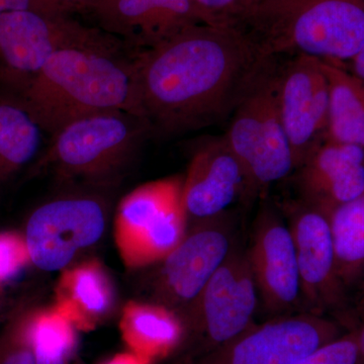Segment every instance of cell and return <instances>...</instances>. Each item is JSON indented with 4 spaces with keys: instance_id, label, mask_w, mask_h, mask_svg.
Masks as SVG:
<instances>
[{
    "instance_id": "1",
    "label": "cell",
    "mask_w": 364,
    "mask_h": 364,
    "mask_svg": "<svg viewBox=\"0 0 364 364\" xmlns=\"http://www.w3.org/2000/svg\"><path fill=\"white\" fill-rule=\"evenodd\" d=\"M275 60L236 28L189 26L134 55L141 116L158 138L221 123Z\"/></svg>"
},
{
    "instance_id": "2",
    "label": "cell",
    "mask_w": 364,
    "mask_h": 364,
    "mask_svg": "<svg viewBox=\"0 0 364 364\" xmlns=\"http://www.w3.org/2000/svg\"><path fill=\"white\" fill-rule=\"evenodd\" d=\"M16 97L50 136L75 119L100 112L142 117L133 57L121 49H60Z\"/></svg>"
},
{
    "instance_id": "3",
    "label": "cell",
    "mask_w": 364,
    "mask_h": 364,
    "mask_svg": "<svg viewBox=\"0 0 364 364\" xmlns=\"http://www.w3.org/2000/svg\"><path fill=\"white\" fill-rule=\"evenodd\" d=\"M268 59L349 63L364 44V0H260L233 26Z\"/></svg>"
},
{
    "instance_id": "4",
    "label": "cell",
    "mask_w": 364,
    "mask_h": 364,
    "mask_svg": "<svg viewBox=\"0 0 364 364\" xmlns=\"http://www.w3.org/2000/svg\"><path fill=\"white\" fill-rule=\"evenodd\" d=\"M152 136L148 122L132 112L112 111L75 119L50 136L40 159L62 181H111Z\"/></svg>"
},
{
    "instance_id": "5",
    "label": "cell",
    "mask_w": 364,
    "mask_h": 364,
    "mask_svg": "<svg viewBox=\"0 0 364 364\" xmlns=\"http://www.w3.org/2000/svg\"><path fill=\"white\" fill-rule=\"evenodd\" d=\"M277 60L242 100L224 136L243 166L251 196L296 170L277 100Z\"/></svg>"
},
{
    "instance_id": "6",
    "label": "cell",
    "mask_w": 364,
    "mask_h": 364,
    "mask_svg": "<svg viewBox=\"0 0 364 364\" xmlns=\"http://www.w3.org/2000/svg\"><path fill=\"white\" fill-rule=\"evenodd\" d=\"M183 181L166 178L139 186L119 203L114 237L128 267L160 262L186 236Z\"/></svg>"
},
{
    "instance_id": "7",
    "label": "cell",
    "mask_w": 364,
    "mask_h": 364,
    "mask_svg": "<svg viewBox=\"0 0 364 364\" xmlns=\"http://www.w3.org/2000/svg\"><path fill=\"white\" fill-rule=\"evenodd\" d=\"M68 47L119 49L112 38L85 30L57 14L33 11L0 13V86L18 97L48 59Z\"/></svg>"
},
{
    "instance_id": "8",
    "label": "cell",
    "mask_w": 364,
    "mask_h": 364,
    "mask_svg": "<svg viewBox=\"0 0 364 364\" xmlns=\"http://www.w3.org/2000/svg\"><path fill=\"white\" fill-rule=\"evenodd\" d=\"M107 203L90 193H71L41 205L28 217L25 239L31 262L44 272L66 269L80 251L102 239Z\"/></svg>"
},
{
    "instance_id": "9",
    "label": "cell",
    "mask_w": 364,
    "mask_h": 364,
    "mask_svg": "<svg viewBox=\"0 0 364 364\" xmlns=\"http://www.w3.org/2000/svg\"><path fill=\"white\" fill-rule=\"evenodd\" d=\"M226 215L198 223L160 261L162 264L153 282L154 304L176 313L181 320L234 249Z\"/></svg>"
},
{
    "instance_id": "10",
    "label": "cell",
    "mask_w": 364,
    "mask_h": 364,
    "mask_svg": "<svg viewBox=\"0 0 364 364\" xmlns=\"http://www.w3.org/2000/svg\"><path fill=\"white\" fill-rule=\"evenodd\" d=\"M258 298L247 253L234 247L182 318L183 329L203 340L212 353L251 327Z\"/></svg>"
},
{
    "instance_id": "11",
    "label": "cell",
    "mask_w": 364,
    "mask_h": 364,
    "mask_svg": "<svg viewBox=\"0 0 364 364\" xmlns=\"http://www.w3.org/2000/svg\"><path fill=\"white\" fill-rule=\"evenodd\" d=\"M342 331L343 325L334 318L301 313L248 328L200 364H296Z\"/></svg>"
},
{
    "instance_id": "12",
    "label": "cell",
    "mask_w": 364,
    "mask_h": 364,
    "mask_svg": "<svg viewBox=\"0 0 364 364\" xmlns=\"http://www.w3.org/2000/svg\"><path fill=\"white\" fill-rule=\"evenodd\" d=\"M277 100L298 170L327 139L329 90L321 60L298 55L279 63Z\"/></svg>"
},
{
    "instance_id": "13",
    "label": "cell",
    "mask_w": 364,
    "mask_h": 364,
    "mask_svg": "<svg viewBox=\"0 0 364 364\" xmlns=\"http://www.w3.org/2000/svg\"><path fill=\"white\" fill-rule=\"evenodd\" d=\"M289 229L296 247L301 304L306 312L338 315L349 296L340 284L329 217L305 202L291 208Z\"/></svg>"
},
{
    "instance_id": "14",
    "label": "cell",
    "mask_w": 364,
    "mask_h": 364,
    "mask_svg": "<svg viewBox=\"0 0 364 364\" xmlns=\"http://www.w3.org/2000/svg\"><path fill=\"white\" fill-rule=\"evenodd\" d=\"M247 256L258 296L267 310L284 314L301 309V279L293 234L269 207L262 208L256 221Z\"/></svg>"
},
{
    "instance_id": "15",
    "label": "cell",
    "mask_w": 364,
    "mask_h": 364,
    "mask_svg": "<svg viewBox=\"0 0 364 364\" xmlns=\"http://www.w3.org/2000/svg\"><path fill=\"white\" fill-rule=\"evenodd\" d=\"M245 196H251L247 176L224 136L200 145L182 186L188 221L198 224L227 215L230 207Z\"/></svg>"
},
{
    "instance_id": "16",
    "label": "cell",
    "mask_w": 364,
    "mask_h": 364,
    "mask_svg": "<svg viewBox=\"0 0 364 364\" xmlns=\"http://www.w3.org/2000/svg\"><path fill=\"white\" fill-rule=\"evenodd\" d=\"M299 170L304 202L329 217L364 195V148L326 140Z\"/></svg>"
},
{
    "instance_id": "17",
    "label": "cell",
    "mask_w": 364,
    "mask_h": 364,
    "mask_svg": "<svg viewBox=\"0 0 364 364\" xmlns=\"http://www.w3.org/2000/svg\"><path fill=\"white\" fill-rule=\"evenodd\" d=\"M97 6L107 28L126 38L138 52L189 26L205 23L193 0H98Z\"/></svg>"
},
{
    "instance_id": "18",
    "label": "cell",
    "mask_w": 364,
    "mask_h": 364,
    "mask_svg": "<svg viewBox=\"0 0 364 364\" xmlns=\"http://www.w3.org/2000/svg\"><path fill=\"white\" fill-rule=\"evenodd\" d=\"M56 308L79 329H90L109 315L114 291L104 268L95 261L69 268L57 289Z\"/></svg>"
},
{
    "instance_id": "19",
    "label": "cell",
    "mask_w": 364,
    "mask_h": 364,
    "mask_svg": "<svg viewBox=\"0 0 364 364\" xmlns=\"http://www.w3.org/2000/svg\"><path fill=\"white\" fill-rule=\"evenodd\" d=\"M329 90L327 139L364 148V81L342 64L321 60Z\"/></svg>"
},
{
    "instance_id": "20",
    "label": "cell",
    "mask_w": 364,
    "mask_h": 364,
    "mask_svg": "<svg viewBox=\"0 0 364 364\" xmlns=\"http://www.w3.org/2000/svg\"><path fill=\"white\" fill-rule=\"evenodd\" d=\"M119 328L129 351L151 361L168 353L184 333L176 313L157 304L134 301L124 306Z\"/></svg>"
},
{
    "instance_id": "21",
    "label": "cell",
    "mask_w": 364,
    "mask_h": 364,
    "mask_svg": "<svg viewBox=\"0 0 364 364\" xmlns=\"http://www.w3.org/2000/svg\"><path fill=\"white\" fill-rule=\"evenodd\" d=\"M43 133L18 98L0 91V186L37 157Z\"/></svg>"
},
{
    "instance_id": "22",
    "label": "cell",
    "mask_w": 364,
    "mask_h": 364,
    "mask_svg": "<svg viewBox=\"0 0 364 364\" xmlns=\"http://www.w3.org/2000/svg\"><path fill=\"white\" fill-rule=\"evenodd\" d=\"M329 221L337 277L349 296L364 279V195L336 208Z\"/></svg>"
},
{
    "instance_id": "23",
    "label": "cell",
    "mask_w": 364,
    "mask_h": 364,
    "mask_svg": "<svg viewBox=\"0 0 364 364\" xmlns=\"http://www.w3.org/2000/svg\"><path fill=\"white\" fill-rule=\"evenodd\" d=\"M76 327L58 309L36 312L32 339L36 364H67L76 342Z\"/></svg>"
},
{
    "instance_id": "24",
    "label": "cell",
    "mask_w": 364,
    "mask_h": 364,
    "mask_svg": "<svg viewBox=\"0 0 364 364\" xmlns=\"http://www.w3.org/2000/svg\"><path fill=\"white\" fill-rule=\"evenodd\" d=\"M35 311L16 314L0 336V364H36L32 339Z\"/></svg>"
},
{
    "instance_id": "25",
    "label": "cell",
    "mask_w": 364,
    "mask_h": 364,
    "mask_svg": "<svg viewBox=\"0 0 364 364\" xmlns=\"http://www.w3.org/2000/svg\"><path fill=\"white\" fill-rule=\"evenodd\" d=\"M296 364H364L355 329L323 345Z\"/></svg>"
},
{
    "instance_id": "26",
    "label": "cell",
    "mask_w": 364,
    "mask_h": 364,
    "mask_svg": "<svg viewBox=\"0 0 364 364\" xmlns=\"http://www.w3.org/2000/svg\"><path fill=\"white\" fill-rule=\"evenodd\" d=\"M260 0H193L208 25L233 28Z\"/></svg>"
},
{
    "instance_id": "27",
    "label": "cell",
    "mask_w": 364,
    "mask_h": 364,
    "mask_svg": "<svg viewBox=\"0 0 364 364\" xmlns=\"http://www.w3.org/2000/svg\"><path fill=\"white\" fill-rule=\"evenodd\" d=\"M30 260L23 236L0 234V284L14 279Z\"/></svg>"
},
{
    "instance_id": "28",
    "label": "cell",
    "mask_w": 364,
    "mask_h": 364,
    "mask_svg": "<svg viewBox=\"0 0 364 364\" xmlns=\"http://www.w3.org/2000/svg\"><path fill=\"white\" fill-rule=\"evenodd\" d=\"M56 0H0V13L16 11H33L38 13L57 14L59 7Z\"/></svg>"
},
{
    "instance_id": "29",
    "label": "cell",
    "mask_w": 364,
    "mask_h": 364,
    "mask_svg": "<svg viewBox=\"0 0 364 364\" xmlns=\"http://www.w3.org/2000/svg\"><path fill=\"white\" fill-rule=\"evenodd\" d=\"M104 364H152V361L128 350L117 354L109 360L105 361Z\"/></svg>"
},
{
    "instance_id": "30",
    "label": "cell",
    "mask_w": 364,
    "mask_h": 364,
    "mask_svg": "<svg viewBox=\"0 0 364 364\" xmlns=\"http://www.w3.org/2000/svg\"><path fill=\"white\" fill-rule=\"evenodd\" d=\"M346 67L354 75L364 81V44Z\"/></svg>"
},
{
    "instance_id": "31",
    "label": "cell",
    "mask_w": 364,
    "mask_h": 364,
    "mask_svg": "<svg viewBox=\"0 0 364 364\" xmlns=\"http://www.w3.org/2000/svg\"><path fill=\"white\" fill-rule=\"evenodd\" d=\"M355 331L356 336H358L359 348H360L361 354H363L364 358V324L361 325L358 329H355Z\"/></svg>"
},
{
    "instance_id": "32",
    "label": "cell",
    "mask_w": 364,
    "mask_h": 364,
    "mask_svg": "<svg viewBox=\"0 0 364 364\" xmlns=\"http://www.w3.org/2000/svg\"><path fill=\"white\" fill-rule=\"evenodd\" d=\"M62 1H66V2H78V1H85V0H62Z\"/></svg>"
},
{
    "instance_id": "33",
    "label": "cell",
    "mask_w": 364,
    "mask_h": 364,
    "mask_svg": "<svg viewBox=\"0 0 364 364\" xmlns=\"http://www.w3.org/2000/svg\"><path fill=\"white\" fill-rule=\"evenodd\" d=\"M360 291H361V294H363V296H364V279L363 282V284H361Z\"/></svg>"
}]
</instances>
